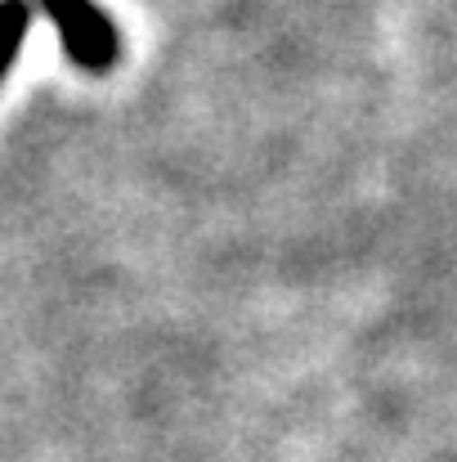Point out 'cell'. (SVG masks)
I'll list each match as a JSON object with an SVG mask.
<instances>
[{
  "label": "cell",
  "mask_w": 457,
  "mask_h": 462,
  "mask_svg": "<svg viewBox=\"0 0 457 462\" xmlns=\"http://www.w3.org/2000/svg\"><path fill=\"white\" fill-rule=\"evenodd\" d=\"M41 9L59 27V41L81 72H108L117 63L122 36L95 0H41Z\"/></svg>",
  "instance_id": "cell-1"
},
{
  "label": "cell",
  "mask_w": 457,
  "mask_h": 462,
  "mask_svg": "<svg viewBox=\"0 0 457 462\" xmlns=\"http://www.w3.org/2000/svg\"><path fill=\"white\" fill-rule=\"evenodd\" d=\"M27 27H32V5L27 0H0V81L9 77L23 41H27Z\"/></svg>",
  "instance_id": "cell-2"
}]
</instances>
